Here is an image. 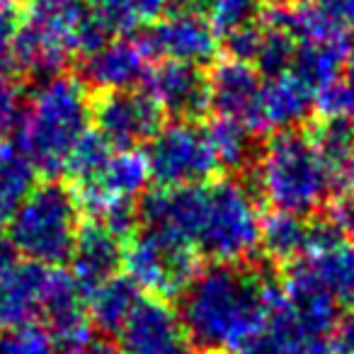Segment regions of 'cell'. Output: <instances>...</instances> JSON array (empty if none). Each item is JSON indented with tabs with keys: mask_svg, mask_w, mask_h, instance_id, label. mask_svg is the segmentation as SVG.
I'll use <instances>...</instances> for the list:
<instances>
[{
	"mask_svg": "<svg viewBox=\"0 0 354 354\" xmlns=\"http://www.w3.org/2000/svg\"><path fill=\"white\" fill-rule=\"evenodd\" d=\"M279 284L250 262H212L180 294L187 339L204 354H238L267 330Z\"/></svg>",
	"mask_w": 354,
	"mask_h": 354,
	"instance_id": "cell-1",
	"label": "cell"
},
{
	"mask_svg": "<svg viewBox=\"0 0 354 354\" xmlns=\"http://www.w3.org/2000/svg\"><path fill=\"white\" fill-rule=\"evenodd\" d=\"M93 131V100L88 85L73 75L39 80L22 104L15 127V146L37 172L66 175L73 151Z\"/></svg>",
	"mask_w": 354,
	"mask_h": 354,
	"instance_id": "cell-2",
	"label": "cell"
},
{
	"mask_svg": "<svg viewBox=\"0 0 354 354\" xmlns=\"http://www.w3.org/2000/svg\"><path fill=\"white\" fill-rule=\"evenodd\" d=\"M107 32L100 27L88 0H25L15 25L10 66L35 83L54 78L66 66L102 44Z\"/></svg>",
	"mask_w": 354,
	"mask_h": 354,
	"instance_id": "cell-3",
	"label": "cell"
},
{
	"mask_svg": "<svg viewBox=\"0 0 354 354\" xmlns=\"http://www.w3.org/2000/svg\"><path fill=\"white\" fill-rule=\"evenodd\" d=\"M255 185L274 212L313 216L333 197L335 180L313 133L304 129L272 133L255 158Z\"/></svg>",
	"mask_w": 354,
	"mask_h": 354,
	"instance_id": "cell-4",
	"label": "cell"
},
{
	"mask_svg": "<svg viewBox=\"0 0 354 354\" xmlns=\"http://www.w3.org/2000/svg\"><path fill=\"white\" fill-rule=\"evenodd\" d=\"M262 214L257 197L243 180L221 177L202 185L192 245L221 265L250 262L260 248Z\"/></svg>",
	"mask_w": 354,
	"mask_h": 354,
	"instance_id": "cell-5",
	"label": "cell"
},
{
	"mask_svg": "<svg viewBox=\"0 0 354 354\" xmlns=\"http://www.w3.org/2000/svg\"><path fill=\"white\" fill-rule=\"evenodd\" d=\"M80 207L73 187L64 183L35 185L25 202L10 216L8 238L17 255L46 267H61L68 262L78 233L83 228Z\"/></svg>",
	"mask_w": 354,
	"mask_h": 354,
	"instance_id": "cell-6",
	"label": "cell"
},
{
	"mask_svg": "<svg viewBox=\"0 0 354 354\" xmlns=\"http://www.w3.org/2000/svg\"><path fill=\"white\" fill-rule=\"evenodd\" d=\"M197 255L189 243L148 226H138L127 238L122 265L127 277L141 291L158 299L180 296L199 272Z\"/></svg>",
	"mask_w": 354,
	"mask_h": 354,
	"instance_id": "cell-7",
	"label": "cell"
},
{
	"mask_svg": "<svg viewBox=\"0 0 354 354\" xmlns=\"http://www.w3.org/2000/svg\"><path fill=\"white\" fill-rule=\"evenodd\" d=\"M148 175L158 187H197L221 172L207 127L197 122H170L158 129L146 146Z\"/></svg>",
	"mask_w": 354,
	"mask_h": 354,
	"instance_id": "cell-8",
	"label": "cell"
},
{
	"mask_svg": "<svg viewBox=\"0 0 354 354\" xmlns=\"http://www.w3.org/2000/svg\"><path fill=\"white\" fill-rule=\"evenodd\" d=\"M141 41L151 59L194 66L212 64L221 46L218 32L207 20L202 6H194V0L143 30Z\"/></svg>",
	"mask_w": 354,
	"mask_h": 354,
	"instance_id": "cell-9",
	"label": "cell"
},
{
	"mask_svg": "<svg viewBox=\"0 0 354 354\" xmlns=\"http://www.w3.org/2000/svg\"><path fill=\"white\" fill-rule=\"evenodd\" d=\"M162 127V112L146 90L102 93L93 102V131L117 151H136L148 146Z\"/></svg>",
	"mask_w": 354,
	"mask_h": 354,
	"instance_id": "cell-10",
	"label": "cell"
},
{
	"mask_svg": "<svg viewBox=\"0 0 354 354\" xmlns=\"http://www.w3.org/2000/svg\"><path fill=\"white\" fill-rule=\"evenodd\" d=\"M187 333L177 308L165 299H141L117 333L122 354H187Z\"/></svg>",
	"mask_w": 354,
	"mask_h": 354,
	"instance_id": "cell-11",
	"label": "cell"
},
{
	"mask_svg": "<svg viewBox=\"0 0 354 354\" xmlns=\"http://www.w3.org/2000/svg\"><path fill=\"white\" fill-rule=\"evenodd\" d=\"M151 71V56L141 39L112 35L80 59V80L100 93H117L143 85Z\"/></svg>",
	"mask_w": 354,
	"mask_h": 354,
	"instance_id": "cell-12",
	"label": "cell"
},
{
	"mask_svg": "<svg viewBox=\"0 0 354 354\" xmlns=\"http://www.w3.org/2000/svg\"><path fill=\"white\" fill-rule=\"evenodd\" d=\"M143 90L162 114L177 122H197L209 109V73L202 66L158 61L148 71Z\"/></svg>",
	"mask_w": 354,
	"mask_h": 354,
	"instance_id": "cell-13",
	"label": "cell"
},
{
	"mask_svg": "<svg viewBox=\"0 0 354 354\" xmlns=\"http://www.w3.org/2000/svg\"><path fill=\"white\" fill-rule=\"evenodd\" d=\"M313 112V90L291 71L262 80L260 97L250 119L255 133H279L301 129Z\"/></svg>",
	"mask_w": 354,
	"mask_h": 354,
	"instance_id": "cell-14",
	"label": "cell"
},
{
	"mask_svg": "<svg viewBox=\"0 0 354 354\" xmlns=\"http://www.w3.org/2000/svg\"><path fill=\"white\" fill-rule=\"evenodd\" d=\"M54 267L17 260L0 277V328L39 325Z\"/></svg>",
	"mask_w": 354,
	"mask_h": 354,
	"instance_id": "cell-15",
	"label": "cell"
},
{
	"mask_svg": "<svg viewBox=\"0 0 354 354\" xmlns=\"http://www.w3.org/2000/svg\"><path fill=\"white\" fill-rule=\"evenodd\" d=\"M294 274L310 281L339 306H354V241L339 236L306 252L289 265Z\"/></svg>",
	"mask_w": 354,
	"mask_h": 354,
	"instance_id": "cell-16",
	"label": "cell"
},
{
	"mask_svg": "<svg viewBox=\"0 0 354 354\" xmlns=\"http://www.w3.org/2000/svg\"><path fill=\"white\" fill-rule=\"evenodd\" d=\"M262 80L265 78L252 64L238 59L221 61L209 73V109H214L216 117L236 119L250 127Z\"/></svg>",
	"mask_w": 354,
	"mask_h": 354,
	"instance_id": "cell-17",
	"label": "cell"
},
{
	"mask_svg": "<svg viewBox=\"0 0 354 354\" xmlns=\"http://www.w3.org/2000/svg\"><path fill=\"white\" fill-rule=\"evenodd\" d=\"M122 238H117L109 228H104L102 223L93 218L80 228L78 241H75L73 252L68 257V272L88 294L90 289L117 274L122 267Z\"/></svg>",
	"mask_w": 354,
	"mask_h": 354,
	"instance_id": "cell-18",
	"label": "cell"
},
{
	"mask_svg": "<svg viewBox=\"0 0 354 354\" xmlns=\"http://www.w3.org/2000/svg\"><path fill=\"white\" fill-rule=\"evenodd\" d=\"M95 20L107 35H133L192 0H88Z\"/></svg>",
	"mask_w": 354,
	"mask_h": 354,
	"instance_id": "cell-19",
	"label": "cell"
},
{
	"mask_svg": "<svg viewBox=\"0 0 354 354\" xmlns=\"http://www.w3.org/2000/svg\"><path fill=\"white\" fill-rule=\"evenodd\" d=\"M141 289L127 274H114L88 291V323L102 335L117 337L131 310L141 301Z\"/></svg>",
	"mask_w": 354,
	"mask_h": 354,
	"instance_id": "cell-20",
	"label": "cell"
},
{
	"mask_svg": "<svg viewBox=\"0 0 354 354\" xmlns=\"http://www.w3.org/2000/svg\"><path fill=\"white\" fill-rule=\"evenodd\" d=\"M349 37H337V39L325 41H301L296 46L291 73L299 75L310 90L313 97L323 85L333 83L335 78L342 75L344 59H347Z\"/></svg>",
	"mask_w": 354,
	"mask_h": 354,
	"instance_id": "cell-21",
	"label": "cell"
},
{
	"mask_svg": "<svg viewBox=\"0 0 354 354\" xmlns=\"http://www.w3.org/2000/svg\"><path fill=\"white\" fill-rule=\"evenodd\" d=\"M310 245V221L294 214L272 212L262 218L260 248L277 265H294L308 252Z\"/></svg>",
	"mask_w": 354,
	"mask_h": 354,
	"instance_id": "cell-22",
	"label": "cell"
},
{
	"mask_svg": "<svg viewBox=\"0 0 354 354\" xmlns=\"http://www.w3.org/2000/svg\"><path fill=\"white\" fill-rule=\"evenodd\" d=\"M37 185V170L8 138H0V226H6Z\"/></svg>",
	"mask_w": 354,
	"mask_h": 354,
	"instance_id": "cell-23",
	"label": "cell"
},
{
	"mask_svg": "<svg viewBox=\"0 0 354 354\" xmlns=\"http://www.w3.org/2000/svg\"><path fill=\"white\" fill-rule=\"evenodd\" d=\"M320 148L325 165L339 189L352 180L354 175V122H339V119H325L323 127L313 133Z\"/></svg>",
	"mask_w": 354,
	"mask_h": 354,
	"instance_id": "cell-24",
	"label": "cell"
},
{
	"mask_svg": "<svg viewBox=\"0 0 354 354\" xmlns=\"http://www.w3.org/2000/svg\"><path fill=\"white\" fill-rule=\"evenodd\" d=\"M221 170H243L255 158V131L236 119L216 117L207 127Z\"/></svg>",
	"mask_w": 354,
	"mask_h": 354,
	"instance_id": "cell-25",
	"label": "cell"
},
{
	"mask_svg": "<svg viewBox=\"0 0 354 354\" xmlns=\"http://www.w3.org/2000/svg\"><path fill=\"white\" fill-rule=\"evenodd\" d=\"M296 46L299 44H296L294 37L270 15L265 22H260V44H257L252 66L265 78L286 73L291 68V64H294Z\"/></svg>",
	"mask_w": 354,
	"mask_h": 354,
	"instance_id": "cell-26",
	"label": "cell"
},
{
	"mask_svg": "<svg viewBox=\"0 0 354 354\" xmlns=\"http://www.w3.org/2000/svg\"><path fill=\"white\" fill-rule=\"evenodd\" d=\"M199 6L218 37H226L248 25H255L262 0H199Z\"/></svg>",
	"mask_w": 354,
	"mask_h": 354,
	"instance_id": "cell-27",
	"label": "cell"
},
{
	"mask_svg": "<svg viewBox=\"0 0 354 354\" xmlns=\"http://www.w3.org/2000/svg\"><path fill=\"white\" fill-rule=\"evenodd\" d=\"M0 354H59V344L44 325H22L0 335Z\"/></svg>",
	"mask_w": 354,
	"mask_h": 354,
	"instance_id": "cell-28",
	"label": "cell"
},
{
	"mask_svg": "<svg viewBox=\"0 0 354 354\" xmlns=\"http://www.w3.org/2000/svg\"><path fill=\"white\" fill-rule=\"evenodd\" d=\"M313 109H318L325 119L354 122V88L339 75V78L323 85V88L315 93Z\"/></svg>",
	"mask_w": 354,
	"mask_h": 354,
	"instance_id": "cell-29",
	"label": "cell"
},
{
	"mask_svg": "<svg viewBox=\"0 0 354 354\" xmlns=\"http://www.w3.org/2000/svg\"><path fill=\"white\" fill-rule=\"evenodd\" d=\"M22 104H25L22 85L10 71H0V138H8V133L15 131Z\"/></svg>",
	"mask_w": 354,
	"mask_h": 354,
	"instance_id": "cell-30",
	"label": "cell"
},
{
	"mask_svg": "<svg viewBox=\"0 0 354 354\" xmlns=\"http://www.w3.org/2000/svg\"><path fill=\"white\" fill-rule=\"evenodd\" d=\"M330 349L333 354H354V306L344 315H339L330 337Z\"/></svg>",
	"mask_w": 354,
	"mask_h": 354,
	"instance_id": "cell-31",
	"label": "cell"
},
{
	"mask_svg": "<svg viewBox=\"0 0 354 354\" xmlns=\"http://www.w3.org/2000/svg\"><path fill=\"white\" fill-rule=\"evenodd\" d=\"M17 20L10 15L8 6H0V71L10 68V49H12V37H15Z\"/></svg>",
	"mask_w": 354,
	"mask_h": 354,
	"instance_id": "cell-32",
	"label": "cell"
},
{
	"mask_svg": "<svg viewBox=\"0 0 354 354\" xmlns=\"http://www.w3.org/2000/svg\"><path fill=\"white\" fill-rule=\"evenodd\" d=\"M238 354H299L294 347H289L286 342L277 339L274 335L262 333L255 342H250L248 347H243Z\"/></svg>",
	"mask_w": 354,
	"mask_h": 354,
	"instance_id": "cell-33",
	"label": "cell"
},
{
	"mask_svg": "<svg viewBox=\"0 0 354 354\" xmlns=\"http://www.w3.org/2000/svg\"><path fill=\"white\" fill-rule=\"evenodd\" d=\"M15 262H17V250L12 248L8 233H0V277L6 274Z\"/></svg>",
	"mask_w": 354,
	"mask_h": 354,
	"instance_id": "cell-34",
	"label": "cell"
},
{
	"mask_svg": "<svg viewBox=\"0 0 354 354\" xmlns=\"http://www.w3.org/2000/svg\"><path fill=\"white\" fill-rule=\"evenodd\" d=\"M328 3L342 17L344 25H354V0H328Z\"/></svg>",
	"mask_w": 354,
	"mask_h": 354,
	"instance_id": "cell-35",
	"label": "cell"
},
{
	"mask_svg": "<svg viewBox=\"0 0 354 354\" xmlns=\"http://www.w3.org/2000/svg\"><path fill=\"white\" fill-rule=\"evenodd\" d=\"M342 78L354 88V39H349V49H347V59H344Z\"/></svg>",
	"mask_w": 354,
	"mask_h": 354,
	"instance_id": "cell-36",
	"label": "cell"
},
{
	"mask_svg": "<svg viewBox=\"0 0 354 354\" xmlns=\"http://www.w3.org/2000/svg\"><path fill=\"white\" fill-rule=\"evenodd\" d=\"M83 354H122V352L109 342H88Z\"/></svg>",
	"mask_w": 354,
	"mask_h": 354,
	"instance_id": "cell-37",
	"label": "cell"
},
{
	"mask_svg": "<svg viewBox=\"0 0 354 354\" xmlns=\"http://www.w3.org/2000/svg\"><path fill=\"white\" fill-rule=\"evenodd\" d=\"M270 3H274L277 8H286V6H296L301 0H270Z\"/></svg>",
	"mask_w": 354,
	"mask_h": 354,
	"instance_id": "cell-38",
	"label": "cell"
},
{
	"mask_svg": "<svg viewBox=\"0 0 354 354\" xmlns=\"http://www.w3.org/2000/svg\"><path fill=\"white\" fill-rule=\"evenodd\" d=\"M12 0H0V6H10Z\"/></svg>",
	"mask_w": 354,
	"mask_h": 354,
	"instance_id": "cell-39",
	"label": "cell"
},
{
	"mask_svg": "<svg viewBox=\"0 0 354 354\" xmlns=\"http://www.w3.org/2000/svg\"><path fill=\"white\" fill-rule=\"evenodd\" d=\"M187 354H204V352H197V349H194V352H192V349H189V352Z\"/></svg>",
	"mask_w": 354,
	"mask_h": 354,
	"instance_id": "cell-40",
	"label": "cell"
}]
</instances>
